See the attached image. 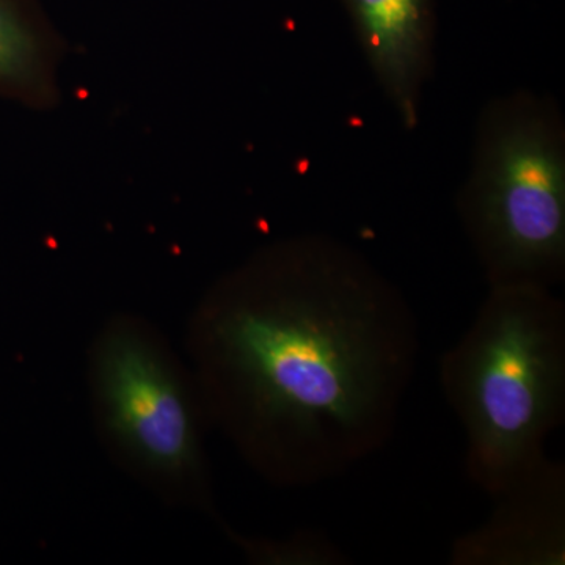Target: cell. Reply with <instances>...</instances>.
<instances>
[{
    "label": "cell",
    "mask_w": 565,
    "mask_h": 565,
    "mask_svg": "<svg viewBox=\"0 0 565 565\" xmlns=\"http://www.w3.org/2000/svg\"><path fill=\"white\" fill-rule=\"evenodd\" d=\"M65 41L39 0H0V99L33 110L58 103Z\"/></svg>",
    "instance_id": "obj_7"
},
{
    "label": "cell",
    "mask_w": 565,
    "mask_h": 565,
    "mask_svg": "<svg viewBox=\"0 0 565 565\" xmlns=\"http://www.w3.org/2000/svg\"><path fill=\"white\" fill-rule=\"evenodd\" d=\"M456 210L489 286L563 282L565 120L552 96L515 90L482 107Z\"/></svg>",
    "instance_id": "obj_3"
},
{
    "label": "cell",
    "mask_w": 565,
    "mask_h": 565,
    "mask_svg": "<svg viewBox=\"0 0 565 565\" xmlns=\"http://www.w3.org/2000/svg\"><path fill=\"white\" fill-rule=\"evenodd\" d=\"M353 35L397 120L414 131L435 68V0H341Z\"/></svg>",
    "instance_id": "obj_5"
},
{
    "label": "cell",
    "mask_w": 565,
    "mask_h": 565,
    "mask_svg": "<svg viewBox=\"0 0 565 565\" xmlns=\"http://www.w3.org/2000/svg\"><path fill=\"white\" fill-rule=\"evenodd\" d=\"M492 515L452 545L456 565H556L565 557V471L546 459L493 498Z\"/></svg>",
    "instance_id": "obj_6"
},
{
    "label": "cell",
    "mask_w": 565,
    "mask_h": 565,
    "mask_svg": "<svg viewBox=\"0 0 565 565\" xmlns=\"http://www.w3.org/2000/svg\"><path fill=\"white\" fill-rule=\"evenodd\" d=\"M210 340L256 451L294 484H321L396 429L422 341L401 289L327 234L275 245L230 278Z\"/></svg>",
    "instance_id": "obj_1"
},
{
    "label": "cell",
    "mask_w": 565,
    "mask_h": 565,
    "mask_svg": "<svg viewBox=\"0 0 565 565\" xmlns=\"http://www.w3.org/2000/svg\"><path fill=\"white\" fill-rule=\"evenodd\" d=\"M445 399L467 438L465 468L490 497L544 463L565 414V305L553 289L489 286L440 360Z\"/></svg>",
    "instance_id": "obj_2"
},
{
    "label": "cell",
    "mask_w": 565,
    "mask_h": 565,
    "mask_svg": "<svg viewBox=\"0 0 565 565\" xmlns=\"http://www.w3.org/2000/svg\"><path fill=\"white\" fill-rule=\"evenodd\" d=\"M98 386L110 429L137 459L166 475L199 470V435L188 394L139 334L117 330L106 337Z\"/></svg>",
    "instance_id": "obj_4"
}]
</instances>
